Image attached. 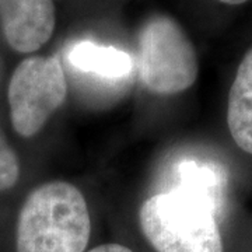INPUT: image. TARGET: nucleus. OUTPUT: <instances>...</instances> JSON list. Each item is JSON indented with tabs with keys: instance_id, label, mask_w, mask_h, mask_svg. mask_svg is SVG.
<instances>
[{
	"instance_id": "obj_3",
	"label": "nucleus",
	"mask_w": 252,
	"mask_h": 252,
	"mask_svg": "<svg viewBox=\"0 0 252 252\" xmlns=\"http://www.w3.org/2000/svg\"><path fill=\"white\" fill-rule=\"evenodd\" d=\"M198 55L184 28L174 18L156 14L139 32V76L147 90L174 95L196 81Z\"/></svg>"
},
{
	"instance_id": "obj_8",
	"label": "nucleus",
	"mask_w": 252,
	"mask_h": 252,
	"mask_svg": "<svg viewBox=\"0 0 252 252\" xmlns=\"http://www.w3.org/2000/svg\"><path fill=\"white\" fill-rule=\"evenodd\" d=\"M227 125L235 144L252 154V48L244 55L230 89Z\"/></svg>"
},
{
	"instance_id": "obj_9",
	"label": "nucleus",
	"mask_w": 252,
	"mask_h": 252,
	"mask_svg": "<svg viewBox=\"0 0 252 252\" xmlns=\"http://www.w3.org/2000/svg\"><path fill=\"white\" fill-rule=\"evenodd\" d=\"M20 177V162L16 153L0 133V192L13 188Z\"/></svg>"
},
{
	"instance_id": "obj_7",
	"label": "nucleus",
	"mask_w": 252,
	"mask_h": 252,
	"mask_svg": "<svg viewBox=\"0 0 252 252\" xmlns=\"http://www.w3.org/2000/svg\"><path fill=\"white\" fill-rule=\"evenodd\" d=\"M177 190L196 199L212 209L216 216L221 212L225 196V177L213 162L182 160L175 168Z\"/></svg>"
},
{
	"instance_id": "obj_11",
	"label": "nucleus",
	"mask_w": 252,
	"mask_h": 252,
	"mask_svg": "<svg viewBox=\"0 0 252 252\" xmlns=\"http://www.w3.org/2000/svg\"><path fill=\"white\" fill-rule=\"evenodd\" d=\"M221 3H225V4H241V3H245L248 0H219Z\"/></svg>"
},
{
	"instance_id": "obj_6",
	"label": "nucleus",
	"mask_w": 252,
	"mask_h": 252,
	"mask_svg": "<svg viewBox=\"0 0 252 252\" xmlns=\"http://www.w3.org/2000/svg\"><path fill=\"white\" fill-rule=\"evenodd\" d=\"M66 59L74 70L95 76L102 80L117 81L129 77L135 63L132 56L111 45L80 41L69 48Z\"/></svg>"
},
{
	"instance_id": "obj_5",
	"label": "nucleus",
	"mask_w": 252,
	"mask_h": 252,
	"mask_svg": "<svg viewBox=\"0 0 252 252\" xmlns=\"http://www.w3.org/2000/svg\"><path fill=\"white\" fill-rule=\"evenodd\" d=\"M1 30L20 54L35 52L51 39L56 24L52 0H0Z\"/></svg>"
},
{
	"instance_id": "obj_1",
	"label": "nucleus",
	"mask_w": 252,
	"mask_h": 252,
	"mask_svg": "<svg viewBox=\"0 0 252 252\" xmlns=\"http://www.w3.org/2000/svg\"><path fill=\"white\" fill-rule=\"evenodd\" d=\"M91 235L87 202L64 181L34 189L20 210L17 252H84Z\"/></svg>"
},
{
	"instance_id": "obj_4",
	"label": "nucleus",
	"mask_w": 252,
	"mask_h": 252,
	"mask_svg": "<svg viewBox=\"0 0 252 252\" xmlns=\"http://www.w3.org/2000/svg\"><path fill=\"white\" fill-rule=\"evenodd\" d=\"M67 95V81L56 56H30L16 67L9 84L11 125L18 135L32 137Z\"/></svg>"
},
{
	"instance_id": "obj_2",
	"label": "nucleus",
	"mask_w": 252,
	"mask_h": 252,
	"mask_svg": "<svg viewBox=\"0 0 252 252\" xmlns=\"http://www.w3.org/2000/svg\"><path fill=\"white\" fill-rule=\"evenodd\" d=\"M139 221L157 252H223L216 213L177 189L147 199Z\"/></svg>"
},
{
	"instance_id": "obj_10",
	"label": "nucleus",
	"mask_w": 252,
	"mask_h": 252,
	"mask_svg": "<svg viewBox=\"0 0 252 252\" xmlns=\"http://www.w3.org/2000/svg\"><path fill=\"white\" fill-rule=\"evenodd\" d=\"M89 252H133L130 248H127L125 245L121 244H102L95 248H93Z\"/></svg>"
}]
</instances>
